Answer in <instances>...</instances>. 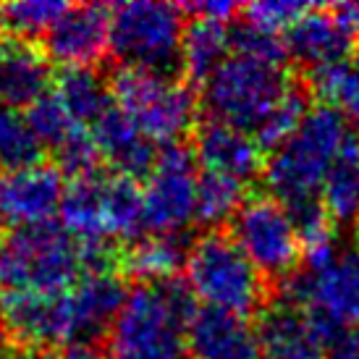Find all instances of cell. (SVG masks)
Returning <instances> with one entry per match:
<instances>
[{"mask_svg":"<svg viewBox=\"0 0 359 359\" xmlns=\"http://www.w3.org/2000/svg\"><path fill=\"white\" fill-rule=\"evenodd\" d=\"M197 309V297L179 276L137 283L110 325V359H189L187 330Z\"/></svg>","mask_w":359,"mask_h":359,"instance_id":"cell-1","label":"cell"},{"mask_svg":"<svg viewBox=\"0 0 359 359\" xmlns=\"http://www.w3.org/2000/svg\"><path fill=\"white\" fill-rule=\"evenodd\" d=\"M351 123L333 105H312L299 129L265 163L262 179L286 210L323 202V187L339 155L349 144Z\"/></svg>","mask_w":359,"mask_h":359,"instance_id":"cell-2","label":"cell"},{"mask_svg":"<svg viewBox=\"0 0 359 359\" xmlns=\"http://www.w3.org/2000/svg\"><path fill=\"white\" fill-rule=\"evenodd\" d=\"M81 276L79 241L55 220L0 233V299L21 294H66Z\"/></svg>","mask_w":359,"mask_h":359,"instance_id":"cell-3","label":"cell"},{"mask_svg":"<svg viewBox=\"0 0 359 359\" xmlns=\"http://www.w3.org/2000/svg\"><path fill=\"white\" fill-rule=\"evenodd\" d=\"M184 270L191 294L205 307L252 318L270 304V283L229 231L215 229L197 236Z\"/></svg>","mask_w":359,"mask_h":359,"instance_id":"cell-4","label":"cell"},{"mask_svg":"<svg viewBox=\"0 0 359 359\" xmlns=\"http://www.w3.org/2000/svg\"><path fill=\"white\" fill-rule=\"evenodd\" d=\"M291 84L294 76L286 66L231 53L205 81L202 108L208 110L210 121L229 123L255 137Z\"/></svg>","mask_w":359,"mask_h":359,"instance_id":"cell-5","label":"cell"},{"mask_svg":"<svg viewBox=\"0 0 359 359\" xmlns=\"http://www.w3.org/2000/svg\"><path fill=\"white\" fill-rule=\"evenodd\" d=\"M181 6L137 0L110 11V53L121 66L142 69L158 76H176L181 71L184 40Z\"/></svg>","mask_w":359,"mask_h":359,"instance_id":"cell-6","label":"cell"},{"mask_svg":"<svg viewBox=\"0 0 359 359\" xmlns=\"http://www.w3.org/2000/svg\"><path fill=\"white\" fill-rule=\"evenodd\" d=\"M110 95L116 108L123 110L147 140L163 147L181 142L197 118L194 92L173 76L118 66L110 76Z\"/></svg>","mask_w":359,"mask_h":359,"instance_id":"cell-7","label":"cell"},{"mask_svg":"<svg viewBox=\"0 0 359 359\" xmlns=\"http://www.w3.org/2000/svg\"><path fill=\"white\" fill-rule=\"evenodd\" d=\"M229 233L268 283L291 278L304 259L297 223L273 194H250L233 212Z\"/></svg>","mask_w":359,"mask_h":359,"instance_id":"cell-8","label":"cell"},{"mask_svg":"<svg viewBox=\"0 0 359 359\" xmlns=\"http://www.w3.org/2000/svg\"><path fill=\"white\" fill-rule=\"evenodd\" d=\"M197 158L184 142L165 144L158 163L144 181V215L147 233H184L197 223Z\"/></svg>","mask_w":359,"mask_h":359,"instance_id":"cell-9","label":"cell"},{"mask_svg":"<svg viewBox=\"0 0 359 359\" xmlns=\"http://www.w3.org/2000/svg\"><path fill=\"white\" fill-rule=\"evenodd\" d=\"M0 323L8 336L34 351L53 346H76V315L71 304V291L66 294H21L0 299Z\"/></svg>","mask_w":359,"mask_h":359,"instance_id":"cell-10","label":"cell"},{"mask_svg":"<svg viewBox=\"0 0 359 359\" xmlns=\"http://www.w3.org/2000/svg\"><path fill=\"white\" fill-rule=\"evenodd\" d=\"M63 191V173L50 163L0 173V226L11 231L50 223Z\"/></svg>","mask_w":359,"mask_h":359,"instance_id":"cell-11","label":"cell"},{"mask_svg":"<svg viewBox=\"0 0 359 359\" xmlns=\"http://www.w3.org/2000/svg\"><path fill=\"white\" fill-rule=\"evenodd\" d=\"M113 6H71L45 34V55L63 69H92L110 50Z\"/></svg>","mask_w":359,"mask_h":359,"instance_id":"cell-12","label":"cell"},{"mask_svg":"<svg viewBox=\"0 0 359 359\" xmlns=\"http://www.w3.org/2000/svg\"><path fill=\"white\" fill-rule=\"evenodd\" d=\"M354 48V32L344 24L333 6L312 8L286 32L289 58L307 74V79L344 63Z\"/></svg>","mask_w":359,"mask_h":359,"instance_id":"cell-13","label":"cell"},{"mask_svg":"<svg viewBox=\"0 0 359 359\" xmlns=\"http://www.w3.org/2000/svg\"><path fill=\"white\" fill-rule=\"evenodd\" d=\"M194 158L202 170L220 173L239 184H250L265 173V150L259 142L241 129L220 121H202L194 131Z\"/></svg>","mask_w":359,"mask_h":359,"instance_id":"cell-14","label":"cell"},{"mask_svg":"<svg viewBox=\"0 0 359 359\" xmlns=\"http://www.w3.org/2000/svg\"><path fill=\"white\" fill-rule=\"evenodd\" d=\"M100 160L113 168L116 176H126L134 181H147L158 163V147L142 134L123 110L110 105L100 118L90 126Z\"/></svg>","mask_w":359,"mask_h":359,"instance_id":"cell-15","label":"cell"},{"mask_svg":"<svg viewBox=\"0 0 359 359\" xmlns=\"http://www.w3.org/2000/svg\"><path fill=\"white\" fill-rule=\"evenodd\" d=\"M259 359H325V341L320 339L309 315L291 302L276 299L257 318Z\"/></svg>","mask_w":359,"mask_h":359,"instance_id":"cell-16","label":"cell"},{"mask_svg":"<svg viewBox=\"0 0 359 359\" xmlns=\"http://www.w3.org/2000/svg\"><path fill=\"white\" fill-rule=\"evenodd\" d=\"M187 341L189 357L194 359H259L257 328L252 320L223 309H197Z\"/></svg>","mask_w":359,"mask_h":359,"instance_id":"cell-17","label":"cell"},{"mask_svg":"<svg viewBox=\"0 0 359 359\" xmlns=\"http://www.w3.org/2000/svg\"><path fill=\"white\" fill-rule=\"evenodd\" d=\"M53 71L37 42L11 40L0 58V102L29 108L50 92Z\"/></svg>","mask_w":359,"mask_h":359,"instance_id":"cell-18","label":"cell"},{"mask_svg":"<svg viewBox=\"0 0 359 359\" xmlns=\"http://www.w3.org/2000/svg\"><path fill=\"white\" fill-rule=\"evenodd\" d=\"M105 189L108 173H90L71 179L60 200V226L69 231L79 244L110 241L108 215H105Z\"/></svg>","mask_w":359,"mask_h":359,"instance_id":"cell-19","label":"cell"},{"mask_svg":"<svg viewBox=\"0 0 359 359\" xmlns=\"http://www.w3.org/2000/svg\"><path fill=\"white\" fill-rule=\"evenodd\" d=\"M189 250L191 241L184 239V233H150L123 252V276H131L140 283L176 278L179 270L187 268Z\"/></svg>","mask_w":359,"mask_h":359,"instance_id":"cell-20","label":"cell"},{"mask_svg":"<svg viewBox=\"0 0 359 359\" xmlns=\"http://www.w3.org/2000/svg\"><path fill=\"white\" fill-rule=\"evenodd\" d=\"M231 55V24L191 19L181 40V71L189 81H208Z\"/></svg>","mask_w":359,"mask_h":359,"instance_id":"cell-21","label":"cell"},{"mask_svg":"<svg viewBox=\"0 0 359 359\" xmlns=\"http://www.w3.org/2000/svg\"><path fill=\"white\" fill-rule=\"evenodd\" d=\"M53 92L81 126H92L113 105L110 81L102 79L95 69H60Z\"/></svg>","mask_w":359,"mask_h":359,"instance_id":"cell-22","label":"cell"},{"mask_svg":"<svg viewBox=\"0 0 359 359\" xmlns=\"http://www.w3.org/2000/svg\"><path fill=\"white\" fill-rule=\"evenodd\" d=\"M323 205L336 226L359 229V131L339 155L323 187Z\"/></svg>","mask_w":359,"mask_h":359,"instance_id":"cell-23","label":"cell"},{"mask_svg":"<svg viewBox=\"0 0 359 359\" xmlns=\"http://www.w3.org/2000/svg\"><path fill=\"white\" fill-rule=\"evenodd\" d=\"M105 215H108L110 239L140 241L147 236V215H144V191L140 181L126 176H108L105 189Z\"/></svg>","mask_w":359,"mask_h":359,"instance_id":"cell-24","label":"cell"},{"mask_svg":"<svg viewBox=\"0 0 359 359\" xmlns=\"http://www.w3.org/2000/svg\"><path fill=\"white\" fill-rule=\"evenodd\" d=\"M42 150L27 113L0 102V173L37 165L42 163Z\"/></svg>","mask_w":359,"mask_h":359,"instance_id":"cell-25","label":"cell"},{"mask_svg":"<svg viewBox=\"0 0 359 359\" xmlns=\"http://www.w3.org/2000/svg\"><path fill=\"white\" fill-rule=\"evenodd\" d=\"M309 90L320 92L336 110H341L349 123L359 129V45L349 58L309 76Z\"/></svg>","mask_w":359,"mask_h":359,"instance_id":"cell-26","label":"cell"},{"mask_svg":"<svg viewBox=\"0 0 359 359\" xmlns=\"http://www.w3.org/2000/svg\"><path fill=\"white\" fill-rule=\"evenodd\" d=\"M71 6L63 0H16L0 6V27L19 40L34 42L37 37L45 40L53 24Z\"/></svg>","mask_w":359,"mask_h":359,"instance_id":"cell-27","label":"cell"},{"mask_svg":"<svg viewBox=\"0 0 359 359\" xmlns=\"http://www.w3.org/2000/svg\"><path fill=\"white\" fill-rule=\"evenodd\" d=\"M244 200H247L244 184L220 173L202 170L197 181V223L215 231V226H220L223 220L233 218V212Z\"/></svg>","mask_w":359,"mask_h":359,"instance_id":"cell-28","label":"cell"},{"mask_svg":"<svg viewBox=\"0 0 359 359\" xmlns=\"http://www.w3.org/2000/svg\"><path fill=\"white\" fill-rule=\"evenodd\" d=\"M231 53L276 63V66H286V60H289L286 37H280V32L265 29L244 16L231 24Z\"/></svg>","mask_w":359,"mask_h":359,"instance_id":"cell-29","label":"cell"},{"mask_svg":"<svg viewBox=\"0 0 359 359\" xmlns=\"http://www.w3.org/2000/svg\"><path fill=\"white\" fill-rule=\"evenodd\" d=\"M24 113H27V121H29L32 131L40 140V144L53 152L58 150L60 144L81 126V123H76V121L71 118V113L55 97V92H48L45 97H40V100L34 102V105H29Z\"/></svg>","mask_w":359,"mask_h":359,"instance_id":"cell-30","label":"cell"},{"mask_svg":"<svg viewBox=\"0 0 359 359\" xmlns=\"http://www.w3.org/2000/svg\"><path fill=\"white\" fill-rule=\"evenodd\" d=\"M53 155H55V168L63 176H71V179L90 176V173L100 170L97 168L100 165V152H97L95 137L87 126H79Z\"/></svg>","mask_w":359,"mask_h":359,"instance_id":"cell-31","label":"cell"},{"mask_svg":"<svg viewBox=\"0 0 359 359\" xmlns=\"http://www.w3.org/2000/svg\"><path fill=\"white\" fill-rule=\"evenodd\" d=\"M312 8L315 6H309V3H294V0H265V3L241 6V16L259 24V27H265V29L289 32Z\"/></svg>","mask_w":359,"mask_h":359,"instance_id":"cell-32","label":"cell"},{"mask_svg":"<svg viewBox=\"0 0 359 359\" xmlns=\"http://www.w3.org/2000/svg\"><path fill=\"white\" fill-rule=\"evenodd\" d=\"M325 359H359V328L349 330L346 336H341L328 351Z\"/></svg>","mask_w":359,"mask_h":359,"instance_id":"cell-33","label":"cell"},{"mask_svg":"<svg viewBox=\"0 0 359 359\" xmlns=\"http://www.w3.org/2000/svg\"><path fill=\"white\" fill-rule=\"evenodd\" d=\"M333 11L339 13L341 19H344V24L354 34H359V3H341V6H333Z\"/></svg>","mask_w":359,"mask_h":359,"instance_id":"cell-34","label":"cell"},{"mask_svg":"<svg viewBox=\"0 0 359 359\" xmlns=\"http://www.w3.org/2000/svg\"><path fill=\"white\" fill-rule=\"evenodd\" d=\"M60 359H102L95 346H69V349L60 354Z\"/></svg>","mask_w":359,"mask_h":359,"instance_id":"cell-35","label":"cell"},{"mask_svg":"<svg viewBox=\"0 0 359 359\" xmlns=\"http://www.w3.org/2000/svg\"><path fill=\"white\" fill-rule=\"evenodd\" d=\"M6 45H8V42L3 37V27H0V58H3V53H6Z\"/></svg>","mask_w":359,"mask_h":359,"instance_id":"cell-36","label":"cell"},{"mask_svg":"<svg viewBox=\"0 0 359 359\" xmlns=\"http://www.w3.org/2000/svg\"><path fill=\"white\" fill-rule=\"evenodd\" d=\"M357 244H359V239H357Z\"/></svg>","mask_w":359,"mask_h":359,"instance_id":"cell-37","label":"cell"}]
</instances>
